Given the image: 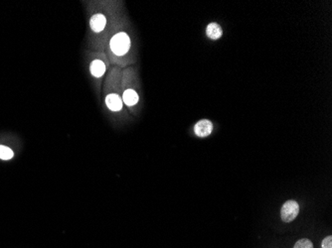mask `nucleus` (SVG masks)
<instances>
[{
  "mask_svg": "<svg viewBox=\"0 0 332 248\" xmlns=\"http://www.w3.org/2000/svg\"><path fill=\"white\" fill-rule=\"evenodd\" d=\"M213 123L208 120V119H202L199 120L197 123L195 124L194 126V132L196 134V136L200 137V138H204L209 136L212 131H213Z\"/></svg>",
  "mask_w": 332,
  "mask_h": 248,
  "instance_id": "7ed1b4c3",
  "label": "nucleus"
},
{
  "mask_svg": "<svg viewBox=\"0 0 332 248\" xmlns=\"http://www.w3.org/2000/svg\"><path fill=\"white\" fill-rule=\"evenodd\" d=\"M300 207L296 201L289 200L285 202V204L281 208V219L285 223L292 222L299 214Z\"/></svg>",
  "mask_w": 332,
  "mask_h": 248,
  "instance_id": "f03ea898",
  "label": "nucleus"
},
{
  "mask_svg": "<svg viewBox=\"0 0 332 248\" xmlns=\"http://www.w3.org/2000/svg\"><path fill=\"white\" fill-rule=\"evenodd\" d=\"M14 156L13 151L7 146L0 145V159L2 160H10Z\"/></svg>",
  "mask_w": 332,
  "mask_h": 248,
  "instance_id": "1a4fd4ad",
  "label": "nucleus"
},
{
  "mask_svg": "<svg viewBox=\"0 0 332 248\" xmlns=\"http://www.w3.org/2000/svg\"><path fill=\"white\" fill-rule=\"evenodd\" d=\"M292 248H314V245L309 238H300L294 243Z\"/></svg>",
  "mask_w": 332,
  "mask_h": 248,
  "instance_id": "9d476101",
  "label": "nucleus"
},
{
  "mask_svg": "<svg viewBox=\"0 0 332 248\" xmlns=\"http://www.w3.org/2000/svg\"><path fill=\"white\" fill-rule=\"evenodd\" d=\"M138 94L133 89H126L123 95V101L127 106H133L138 102Z\"/></svg>",
  "mask_w": 332,
  "mask_h": 248,
  "instance_id": "6e6552de",
  "label": "nucleus"
},
{
  "mask_svg": "<svg viewBox=\"0 0 332 248\" xmlns=\"http://www.w3.org/2000/svg\"><path fill=\"white\" fill-rule=\"evenodd\" d=\"M206 34L208 38L212 40H218L222 37L223 35V30L221 26L217 23H210L206 28Z\"/></svg>",
  "mask_w": 332,
  "mask_h": 248,
  "instance_id": "423d86ee",
  "label": "nucleus"
},
{
  "mask_svg": "<svg viewBox=\"0 0 332 248\" xmlns=\"http://www.w3.org/2000/svg\"><path fill=\"white\" fill-rule=\"evenodd\" d=\"M111 50L117 56H124L130 48V39L125 32L116 34L110 43Z\"/></svg>",
  "mask_w": 332,
  "mask_h": 248,
  "instance_id": "f257e3e1",
  "label": "nucleus"
},
{
  "mask_svg": "<svg viewBox=\"0 0 332 248\" xmlns=\"http://www.w3.org/2000/svg\"><path fill=\"white\" fill-rule=\"evenodd\" d=\"M106 104L112 111H120L123 108V99L118 94L112 93L106 97Z\"/></svg>",
  "mask_w": 332,
  "mask_h": 248,
  "instance_id": "39448f33",
  "label": "nucleus"
},
{
  "mask_svg": "<svg viewBox=\"0 0 332 248\" xmlns=\"http://www.w3.org/2000/svg\"><path fill=\"white\" fill-rule=\"evenodd\" d=\"M106 24H107V19L106 17L103 15V14H96L94 15L92 18H91V21H90V26H91V29L96 32V33H100L102 32L105 27H106Z\"/></svg>",
  "mask_w": 332,
  "mask_h": 248,
  "instance_id": "20e7f679",
  "label": "nucleus"
},
{
  "mask_svg": "<svg viewBox=\"0 0 332 248\" xmlns=\"http://www.w3.org/2000/svg\"><path fill=\"white\" fill-rule=\"evenodd\" d=\"M321 248H332V235L329 234L327 236H325L320 244Z\"/></svg>",
  "mask_w": 332,
  "mask_h": 248,
  "instance_id": "9b49d317",
  "label": "nucleus"
},
{
  "mask_svg": "<svg viewBox=\"0 0 332 248\" xmlns=\"http://www.w3.org/2000/svg\"><path fill=\"white\" fill-rule=\"evenodd\" d=\"M91 70V74L96 77V78H101L104 76L105 72H106V65L103 61L101 60H95L90 67Z\"/></svg>",
  "mask_w": 332,
  "mask_h": 248,
  "instance_id": "0eeeda50",
  "label": "nucleus"
}]
</instances>
